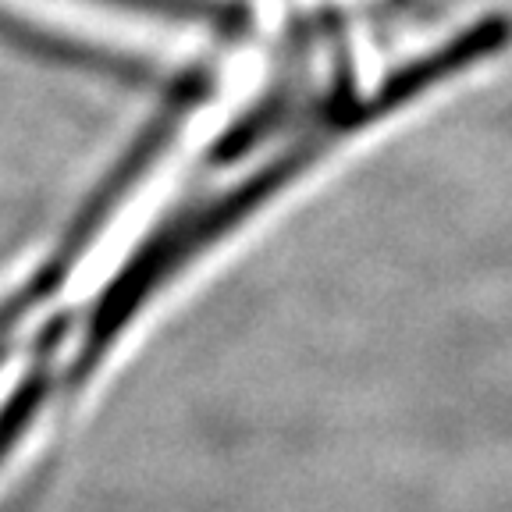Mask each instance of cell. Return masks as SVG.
Instances as JSON below:
<instances>
[{"mask_svg": "<svg viewBox=\"0 0 512 512\" xmlns=\"http://www.w3.org/2000/svg\"><path fill=\"white\" fill-rule=\"evenodd\" d=\"M0 40L11 43V47L25 50L32 57H43V61L64 64V68H79V72H96V75H114V79L139 82L146 79V68L139 61H128V57H111L104 50L82 47L75 40H61V36H50V32L36 29V25H25L22 18L4 15L0 11Z\"/></svg>", "mask_w": 512, "mask_h": 512, "instance_id": "obj_1", "label": "cell"}, {"mask_svg": "<svg viewBox=\"0 0 512 512\" xmlns=\"http://www.w3.org/2000/svg\"><path fill=\"white\" fill-rule=\"evenodd\" d=\"M47 381H50L47 363L32 367V374L18 384L15 395L8 399V406L0 409V459H4V452L18 441V434L25 431V424L32 420V413L40 409L43 392H47Z\"/></svg>", "mask_w": 512, "mask_h": 512, "instance_id": "obj_2", "label": "cell"}, {"mask_svg": "<svg viewBox=\"0 0 512 512\" xmlns=\"http://www.w3.org/2000/svg\"><path fill=\"white\" fill-rule=\"evenodd\" d=\"M104 4L168 18H210V22H228L232 18V8H224L217 0H104Z\"/></svg>", "mask_w": 512, "mask_h": 512, "instance_id": "obj_3", "label": "cell"}, {"mask_svg": "<svg viewBox=\"0 0 512 512\" xmlns=\"http://www.w3.org/2000/svg\"><path fill=\"white\" fill-rule=\"evenodd\" d=\"M22 498H25V495H22ZM22 498H15V502H11L4 512H25V502H22Z\"/></svg>", "mask_w": 512, "mask_h": 512, "instance_id": "obj_4", "label": "cell"}]
</instances>
